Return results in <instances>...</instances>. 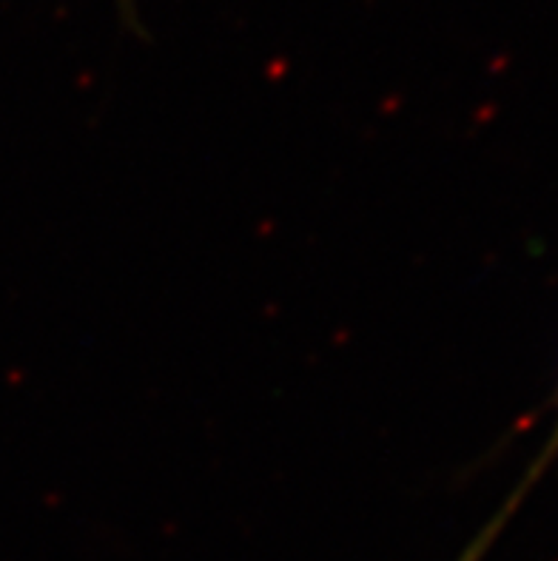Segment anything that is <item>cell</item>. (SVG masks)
<instances>
[{"mask_svg": "<svg viewBox=\"0 0 558 561\" xmlns=\"http://www.w3.org/2000/svg\"><path fill=\"white\" fill-rule=\"evenodd\" d=\"M123 3H126V7H128V3H132V0H123Z\"/></svg>", "mask_w": 558, "mask_h": 561, "instance_id": "2", "label": "cell"}, {"mask_svg": "<svg viewBox=\"0 0 558 561\" xmlns=\"http://www.w3.org/2000/svg\"><path fill=\"white\" fill-rule=\"evenodd\" d=\"M556 459H558V416H556V425H553L550 439H547L545 448L538 450L536 462H533L531 468H527V473H524V479H522V482H519L516 491L510 493V499H504L502 511L496 513L493 519H490L488 525L481 527V534L476 536V539L470 541V545H467L465 553H462L456 561H481V559H485V556H488V550L496 545V539H499V534H502L504 525H508V522H510V516H513V513L519 511V505H522V502H524V496H527V493L533 491V484H536L538 479H542V473H545V470L550 468V465L556 462Z\"/></svg>", "mask_w": 558, "mask_h": 561, "instance_id": "1", "label": "cell"}]
</instances>
